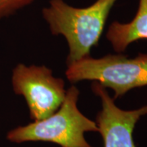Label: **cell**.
<instances>
[{
  "mask_svg": "<svg viewBox=\"0 0 147 147\" xmlns=\"http://www.w3.org/2000/svg\"><path fill=\"white\" fill-rule=\"evenodd\" d=\"M118 0H96L86 7L69 5L65 0H50L42 10L52 34L62 35L68 45L66 66L91 56L98 45L110 12Z\"/></svg>",
  "mask_w": 147,
  "mask_h": 147,
  "instance_id": "obj_1",
  "label": "cell"
},
{
  "mask_svg": "<svg viewBox=\"0 0 147 147\" xmlns=\"http://www.w3.org/2000/svg\"><path fill=\"white\" fill-rule=\"evenodd\" d=\"M79 88L72 85L66 90L63 103L51 115L33 121L7 131L6 138L15 144L26 142H50L60 147H93L85 138V133L98 131L96 122L79 110Z\"/></svg>",
  "mask_w": 147,
  "mask_h": 147,
  "instance_id": "obj_2",
  "label": "cell"
},
{
  "mask_svg": "<svg viewBox=\"0 0 147 147\" xmlns=\"http://www.w3.org/2000/svg\"><path fill=\"white\" fill-rule=\"evenodd\" d=\"M65 76L71 84L96 82L114 92V99L129 91L147 86V54L130 58L121 53L100 58L91 56L67 65Z\"/></svg>",
  "mask_w": 147,
  "mask_h": 147,
  "instance_id": "obj_3",
  "label": "cell"
},
{
  "mask_svg": "<svg viewBox=\"0 0 147 147\" xmlns=\"http://www.w3.org/2000/svg\"><path fill=\"white\" fill-rule=\"evenodd\" d=\"M11 80L14 93L26 100L33 121L43 119L57 111L66 95L65 81L55 77L45 65L17 64Z\"/></svg>",
  "mask_w": 147,
  "mask_h": 147,
  "instance_id": "obj_4",
  "label": "cell"
},
{
  "mask_svg": "<svg viewBox=\"0 0 147 147\" xmlns=\"http://www.w3.org/2000/svg\"><path fill=\"white\" fill-rule=\"evenodd\" d=\"M91 88L101 103L95 122L104 147H136L133 131L137 122L147 115V104L136 110H123L105 87L92 82Z\"/></svg>",
  "mask_w": 147,
  "mask_h": 147,
  "instance_id": "obj_5",
  "label": "cell"
},
{
  "mask_svg": "<svg viewBox=\"0 0 147 147\" xmlns=\"http://www.w3.org/2000/svg\"><path fill=\"white\" fill-rule=\"evenodd\" d=\"M106 38L117 53H123L138 40L147 39V0H139L136 15L131 21H113L108 27Z\"/></svg>",
  "mask_w": 147,
  "mask_h": 147,
  "instance_id": "obj_6",
  "label": "cell"
},
{
  "mask_svg": "<svg viewBox=\"0 0 147 147\" xmlns=\"http://www.w3.org/2000/svg\"><path fill=\"white\" fill-rule=\"evenodd\" d=\"M36 0H0V21L31 5Z\"/></svg>",
  "mask_w": 147,
  "mask_h": 147,
  "instance_id": "obj_7",
  "label": "cell"
}]
</instances>
